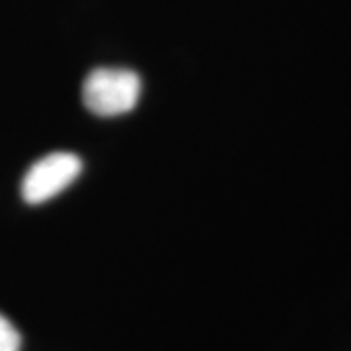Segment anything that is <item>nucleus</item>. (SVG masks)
Segmentation results:
<instances>
[{"mask_svg":"<svg viewBox=\"0 0 351 351\" xmlns=\"http://www.w3.org/2000/svg\"><path fill=\"white\" fill-rule=\"evenodd\" d=\"M22 338L20 332L12 326V322L0 314V351H20Z\"/></svg>","mask_w":351,"mask_h":351,"instance_id":"3","label":"nucleus"},{"mask_svg":"<svg viewBox=\"0 0 351 351\" xmlns=\"http://www.w3.org/2000/svg\"><path fill=\"white\" fill-rule=\"evenodd\" d=\"M141 98V78L129 69L101 66L92 71L82 86L84 106L96 115H121L131 112Z\"/></svg>","mask_w":351,"mask_h":351,"instance_id":"1","label":"nucleus"},{"mask_svg":"<svg viewBox=\"0 0 351 351\" xmlns=\"http://www.w3.org/2000/svg\"><path fill=\"white\" fill-rule=\"evenodd\" d=\"M82 160L71 152H53L34 164L24 176L22 195L27 203H45L75 182Z\"/></svg>","mask_w":351,"mask_h":351,"instance_id":"2","label":"nucleus"}]
</instances>
